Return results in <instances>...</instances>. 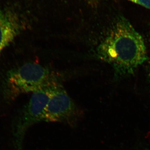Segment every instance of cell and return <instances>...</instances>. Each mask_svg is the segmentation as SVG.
I'll return each instance as SVG.
<instances>
[{
	"instance_id": "cell-7",
	"label": "cell",
	"mask_w": 150,
	"mask_h": 150,
	"mask_svg": "<svg viewBox=\"0 0 150 150\" xmlns=\"http://www.w3.org/2000/svg\"><path fill=\"white\" fill-rule=\"evenodd\" d=\"M147 74L148 78H149V80L150 81V61L149 62L147 68Z\"/></svg>"
},
{
	"instance_id": "cell-8",
	"label": "cell",
	"mask_w": 150,
	"mask_h": 150,
	"mask_svg": "<svg viewBox=\"0 0 150 150\" xmlns=\"http://www.w3.org/2000/svg\"><path fill=\"white\" fill-rule=\"evenodd\" d=\"M140 150H150V148H144Z\"/></svg>"
},
{
	"instance_id": "cell-6",
	"label": "cell",
	"mask_w": 150,
	"mask_h": 150,
	"mask_svg": "<svg viewBox=\"0 0 150 150\" xmlns=\"http://www.w3.org/2000/svg\"><path fill=\"white\" fill-rule=\"evenodd\" d=\"M150 10V0H128Z\"/></svg>"
},
{
	"instance_id": "cell-9",
	"label": "cell",
	"mask_w": 150,
	"mask_h": 150,
	"mask_svg": "<svg viewBox=\"0 0 150 150\" xmlns=\"http://www.w3.org/2000/svg\"><path fill=\"white\" fill-rule=\"evenodd\" d=\"M149 42H150V36H149Z\"/></svg>"
},
{
	"instance_id": "cell-5",
	"label": "cell",
	"mask_w": 150,
	"mask_h": 150,
	"mask_svg": "<svg viewBox=\"0 0 150 150\" xmlns=\"http://www.w3.org/2000/svg\"><path fill=\"white\" fill-rule=\"evenodd\" d=\"M23 27L16 13L0 7V54L21 33Z\"/></svg>"
},
{
	"instance_id": "cell-2",
	"label": "cell",
	"mask_w": 150,
	"mask_h": 150,
	"mask_svg": "<svg viewBox=\"0 0 150 150\" xmlns=\"http://www.w3.org/2000/svg\"><path fill=\"white\" fill-rule=\"evenodd\" d=\"M58 84L57 78L51 71L37 63H26L11 70L7 76V92L11 97L33 93Z\"/></svg>"
},
{
	"instance_id": "cell-3",
	"label": "cell",
	"mask_w": 150,
	"mask_h": 150,
	"mask_svg": "<svg viewBox=\"0 0 150 150\" xmlns=\"http://www.w3.org/2000/svg\"><path fill=\"white\" fill-rule=\"evenodd\" d=\"M49 97L43 121L66 123L75 127L83 117V111L78 107L61 85L49 88Z\"/></svg>"
},
{
	"instance_id": "cell-1",
	"label": "cell",
	"mask_w": 150,
	"mask_h": 150,
	"mask_svg": "<svg viewBox=\"0 0 150 150\" xmlns=\"http://www.w3.org/2000/svg\"><path fill=\"white\" fill-rule=\"evenodd\" d=\"M96 56L112 67L116 78L133 75L148 59L142 35L123 16L115 20L97 47Z\"/></svg>"
},
{
	"instance_id": "cell-4",
	"label": "cell",
	"mask_w": 150,
	"mask_h": 150,
	"mask_svg": "<svg viewBox=\"0 0 150 150\" xmlns=\"http://www.w3.org/2000/svg\"><path fill=\"white\" fill-rule=\"evenodd\" d=\"M49 97V88L33 93L28 103L18 115L13 126L16 150H23V139L28 129L35 123L43 121Z\"/></svg>"
}]
</instances>
